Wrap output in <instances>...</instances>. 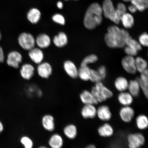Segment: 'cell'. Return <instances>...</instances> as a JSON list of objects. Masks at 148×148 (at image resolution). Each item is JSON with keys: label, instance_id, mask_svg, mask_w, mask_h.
<instances>
[{"label": "cell", "instance_id": "obj_20", "mask_svg": "<svg viewBox=\"0 0 148 148\" xmlns=\"http://www.w3.org/2000/svg\"><path fill=\"white\" fill-rule=\"evenodd\" d=\"M140 77L136 78L140 84V89L143 91L145 97L148 96V70L142 73Z\"/></svg>", "mask_w": 148, "mask_h": 148}, {"label": "cell", "instance_id": "obj_34", "mask_svg": "<svg viewBox=\"0 0 148 148\" xmlns=\"http://www.w3.org/2000/svg\"><path fill=\"white\" fill-rule=\"evenodd\" d=\"M98 60V57L95 54L90 55L85 57L81 62V66H87L88 64L94 63Z\"/></svg>", "mask_w": 148, "mask_h": 148}, {"label": "cell", "instance_id": "obj_49", "mask_svg": "<svg viewBox=\"0 0 148 148\" xmlns=\"http://www.w3.org/2000/svg\"><path fill=\"white\" fill-rule=\"evenodd\" d=\"M1 32H0V40H1Z\"/></svg>", "mask_w": 148, "mask_h": 148}, {"label": "cell", "instance_id": "obj_44", "mask_svg": "<svg viewBox=\"0 0 148 148\" xmlns=\"http://www.w3.org/2000/svg\"><path fill=\"white\" fill-rule=\"evenodd\" d=\"M57 5L58 8L62 9L64 5L62 1H59L57 2Z\"/></svg>", "mask_w": 148, "mask_h": 148}, {"label": "cell", "instance_id": "obj_28", "mask_svg": "<svg viewBox=\"0 0 148 148\" xmlns=\"http://www.w3.org/2000/svg\"><path fill=\"white\" fill-rule=\"evenodd\" d=\"M120 22L125 29H130L134 25V20L132 14L125 13L121 16Z\"/></svg>", "mask_w": 148, "mask_h": 148}, {"label": "cell", "instance_id": "obj_33", "mask_svg": "<svg viewBox=\"0 0 148 148\" xmlns=\"http://www.w3.org/2000/svg\"><path fill=\"white\" fill-rule=\"evenodd\" d=\"M130 1L140 12H143L147 8L148 0H131Z\"/></svg>", "mask_w": 148, "mask_h": 148}, {"label": "cell", "instance_id": "obj_42", "mask_svg": "<svg viewBox=\"0 0 148 148\" xmlns=\"http://www.w3.org/2000/svg\"><path fill=\"white\" fill-rule=\"evenodd\" d=\"M5 60V56L3 50L1 46H0V63L4 62Z\"/></svg>", "mask_w": 148, "mask_h": 148}, {"label": "cell", "instance_id": "obj_9", "mask_svg": "<svg viewBox=\"0 0 148 148\" xmlns=\"http://www.w3.org/2000/svg\"><path fill=\"white\" fill-rule=\"evenodd\" d=\"M121 65L127 73L135 74L137 72L134 57L127 55L124 57L121 60Z\"/></svg>", "mask_w": 148, "mask_h": 148}, {"label": "cell", "instance_id": "obj_39", "mask_svg": "<svg viewBox=\"0 0 148 148\" xmlns=\"http://www.w3.org/2000/svg\"><path fill=\"white\" fill-rule=\"evenodd\" d=\"M116 10L117 13L121 16L127 12V8L125 5L123 3H118Z\"/></svg>", "mask_w": 148, "mask_h": 148}, {"label": "cell", "instance_id": "obj_5", "mask_svg": "<svg viewBox=\"0 0 148 148\" xmlns=\"http://www.w3.org/2000/svg\"><path fill=\"white\" fill-rule=\"evenodd\" d=\"M18 45L24 50L29 51L36 47V38L31 33L23 32L18 38Z\"/></svg>", "mask_w": 148, "mask_h": 148}, {"label": "cell", "instance_id": "obj_12", "mask_svg": "<svg viewBox=\"0 0 148 148\" xmlns=\"http://www.w3.org/2000/svg\"><path fill=\"white\" fill-rule=\"evenodd\" d=\"M35 68L32 64L25 63L21 66L20 74L22 78L26 80H30L35 75Z\"/></svg>", "mask_w": 148, "mask_h": 148}, {"label": "cell", "instance_id": "obj_50", "mask_svg": "<svg viewBox=\"0 0 148 148\" xmlns=\"http://www.w3.org/2000/svg\"><path fill=\"white\" fill-rule=\"evenodd\" d=\"M64 1H68V0H64ZM75 1H77V0H75Z\"/></svg>", "mask_w": 148, "mask_h": 148}, {"label": "cell", "instance_id": "obj_19", "mask_svg": "<svg viewBox=\"0 0 148 148\" xmlns=\"http://www.w3.org/2000/svg\"><path fill=\"white\" fill-rule=\"evenodd\" d=\"M42 125L44 129L49 132H52L55 128V119L50 114H46L42 119Z\"/></svg>", "mask_w": 148, "mask_h": 148}, {"label": "cell", "instance_id": "obj_47", "mask_svg": "<svg viewBox=\"0 0 148 148\" xmlns=\"http://www.w3.org/2000/svg\"><path fill=\"white\" fill-rule=\"evenodd\" d=\"M38 148H48L47 147H45V146H40V147H38Z\"/></svg>", "mask_w": 148, "mask_h": 148}, {"label": "cell", "instance_id": "obj_22", "mask_svg": "<svg viewBox=\"0 0 148 148\" xmlns=\"http://www.w3.org/2000/svg\"><path fill=\"white\" fill-rule=\"evenodd\" d=\"M118 101L123 106H129L132 104L134 101V97L128 92H121L118 95Z\"/></svg>", "mask_w": 148, "mask_h": 148}, {"label": "cell", "instance_id": "obj_7", "mask_svg": "<svg viewBox=\"0 0 148 148\" xmlns=\"http://www.w3.org/2000/svg\"><path fill=\"white\" fill-rule=\"evenodd\" d=\"M23 55L19 51H16L10 52L7 55L6 62L8 65L14 69H18L23 62Z\"/></svg>", "mask_w": 148, "mask_h": 148}, {"label": "cell", "instance_id": "obj_27", "mask_svg": "<svg viewBox=\"0 0 148 148\" xmlns=\"http://www.w3.org/2000/svg\"><path fill=\"white\" fill-rule=\"evenodd\" d=\"M127 89L129 93L134 97H138L141 90L140 84L136 79L130 81Z\"/></svg>", "mask_w": 148, "mask_h": 148}, {"label": "cell", "instance_id": "obj_16", "mask_svg": "<svg viewBox=\"0 0 148 148\" xmlns=\"http://www.w3.org/2000/svg\"><path fill=\"white\" fill-rule=\"evenodd\" d=\"M79 98L81 101L84 105H95L99 103L91 92L88 90H83L79 95Z\"/></svg>", "mask_w": 148, "mask_h": 148}, {"label": "cell", "instance_id": "obj_48", "mask_svg": "<svg viewBox=\"0 0 148 148\" xmlns=\"http://www.w3.org/2000/svg\"><path fill=\"white\" fill-rule=\"evenodd\" d=\"M123 1L125 2H128L129 1H130L131 0H123Z\"/></svg>", "mask_w": 148, "mask_h": 148}, {"label": "cell", "instance_id": "obj_14", "mask_svg": "<svg viewBox=\"0 0 148 148\" xmlns=\"http://www.w3.org/2000/svg\"><path fill=\"white\" fill-rule=\"evenodd\" d=\"M52 40L49 35L41 33L36 38V45L42 49H47L51 45Z\"/></svg>", "mask_w": 148, "mask_h": 148}, {"label": "cell", "instance_id": "obj_11", "mask_svg": "<svg viewBox=\"0 0 148 148\" xmlns=\"http://www.w3.org/2000/svg\"><path fill=\"white\" fill-rule=\"evenodd\" d=\"M63 66L65 72L68 76L73 79L78 77V69L73 61L69 60L65 61Z\"/></svg>", "mask_w": 148, "mask_h": 148}, {"label": "cell", "instance_id": "obj_26", "mask_svg": "<svg viewBox=\"0 0 148 148\" xmlns=\"http://www.w3.org/2000/svg\"><path fill=\"white\" fill-rule=\"evenodd\" d=\"M114 86L118 91L121 92L125 91L128 88L129 82L127 79L123 77H119L116 79Z\"/></svg>", "mask_w": 148, "mask_h": 148}, {"label": "cell", "instance_id": "obj_2", "mask_svg": "<svg viewBox=\"0 0 148 148\" xmlns=\"http://www.w3.org/2000/svg\"><path fill=\"white\" fill-rule=\"evenodd\" d=\"M102 9L97 3H92L86 11L83 23L86 28L92 30L101 25L102 22Z\"/></svg>", "mask_w": 148, "mask_h": 148}, {"label": "cell", "instance_id": "obj_32", "mask_svg": "<svg viewBox=\"0 0 148 148\" xmlns=\"http://www.w3.org/2000/svg\"><path fill=\"white\" fill-rule=\"evenodd\" d=\"M125 46H128L131 49L138 52L141 50L142 49V46L140 45L139 42L133 39L130 36L127 39Z\"/></svg>", "mask_w": 148, "mask_h": 148}, {"label": "cell", "instance_id": "obj_38", "mask_svg": "<svg viewBox=\"0 0 148 148\" xmlns=\"http://www.w3.org/2000/svg\"><path fill=\"white\" fill-rule=\"evenodd\" d=\"M138 42L142 46L147 47L148 45V35L147 33H143L140 35L138 38Z\"/></svg>", "mask_w": 148, "mask_h": 148}, {"label": "cell", "instance_id": "obj_29", "mask_svg": "<svg viewBox=\"0 0 148 148\" xmlns=\"http://www.w3.org/2000/svg\"><path fill=\"white\" fill-rule=\"evenodd\" d=\"M135 64L137 71L141 73L147 70V61L140 57H138L135 58Z\"/></svg>", "mask_w": 148, "mask_h": 148}, {"label": "cell", "instance_id": "obj_18", "mask_svg": "<svg viewBox=\"0 0 148 148\" xmlns=\"http://www.w3.org/2000/svg\"><path fill=\"white\" fill-rule=\"evenodd\" d=\"M97 116L101 121H107L112 118V114L109 107L103 105L97 109Z\"/></svg>", "mask_w": 148, "mask_h": 148}, {"label": "cell", "instance_id": "obj_30", "mask_svg": "<svg viewBox=\"0 0 148 148\" xmlns=\"http://www.w3.org/2000/svg\"><path fill=\"white\" fill-rule=\"evenodd\" d=\"M136 124L138 128L140 130H144L148 126V119L147 116L143 114H140L136 119Z\"/></svg>", "mask_w": 148, "mask_h": 148}, {"label": "cell", "instance_id": "obj_40", "mask_svg": "<svg viewBox=\"0 0 148 148\" xmlns=\"http://www.w3.org/2000/svg\"><path fill=\"white\" fill-rule=\"evenodd\" d=\"M124 48L125 53L127 55L134 57L138 54V51L131 49L128 46H125Z\"/></svg>", "mask_w": 148, "mask_h": 148}, {"label": "cell", "instance_id": "obj_6", "mask_svg": "<svg viewBox=\"0 0 148 148\" xmlns=\"http://www.w3.org/2000/svg\"><path fill=\"white\" fill-rule=\"evenodd\" d=\"M129 148H140L145 143V139L143 135L140 133H132L127 137Z\"/></svg>", "mask_w": 148, "mask_h": 148}, {"label": "cell", "instance_id": "obj_1", "mask_svg": "<svg viewBox=\"0 0 148 148\" xmlns=\"http://www.w3.org/2000/svg\"><path fill=\"white\" fill-rule=\"evenodd\" d=\"M130 36L128 31L120 29L116 25L110 26L104 37L105 43L112 49L122 48L125 45L126 41Z\"/></svg>", "mask_w": 148, "mask_h": 148}, {"label": "cell", "instance_id": "obj_21", "mask_svg": "<svg viewBox=\"0 0 148 148\" xmlns=\"http://www.w3.org/2000/svg\"><path fill=\"white\" fill-rule=\"evenodd\" d=\"M48 144L51 148H62L64 144L63 138L60 134H55L49 138Z\"/></svg>", "mask_w": 148, "mask_h": 148}, {"label": "cell", "instance_id": "obj_23", "mask_svg": "<svg viewBox=\"0 0 148 148\" xmlns=\"http://www.w3.org/2000/svg\"><path fill=\"white\" fill-rule=\"evenodd\" d=\"M97 131L99 136L102 137H110L114 133V129L112 126L107 123L99 127Z\"/></svg>", "mask_w": 148, "mask_h": 148}, {"label": "cell", "instance_id": "obj_24", "mask_svg": "<svg viewBox=\"0 0 148 148\" xmlns=\"http://www.w3.org/2000/svg\"><path fill=\"white\" fill-rule=\"evenodd\" d=\"M63 133L66 137L70 140H73L77 137V129L76 126L73 124H70L65 126Z\"/></svg>", "mask_w": 148, "mask_h": 148}, {"label": "cell", "instance_id": "obj_25", "mask_svg": "<svg viewBox=\"0 0 148 148\" xmlns=\"http://www.w3.org/2000/svg\"><path fill=\"white\" fill-rule=\"evenodd\" d=\"M41 14L38 9L33 8L28 12L27 19L30 23L33 24L38 23L41 18Z\"/></svg>", "mask_w": 148, "mask_h": 148}, {"label": "cell", "instance_id": "obj_3", "mask_svg": "<svg viewBox=\"0 0 148 148\" xmlns=\"http://www.w3.org/2000/svg\"><path fill=\"white\" fill-rule=\"evenodd\" d=\"M90 92L99 103L106 101L113 95L112 92L101 82L95 83V86L92 87Z\"/></svg>", "mask_w": 148, "mask_h": 148}, {"label": "cell", "instance_id": "obj_10", "mask_svg": "<svg viewBox=\"0 0 148 148\" xmlns=\"http://www.w3.org/2000/svg\"><path fill=\"white\" fill-rule=\"evenodd\" d=\"M28 51L29 58L34 64L38 65L43 62L45 55L42 49L35 47Z\"/></svg>", "mask_w": 148, "mask_h": 148}, {"label": "cell", "instance_id": "obj_31", "mask_svg": "<svg viewBox=\"0 0 148 148\" xmlns=\"http://www.w3.org/2000/svg\"><path fill=\"white\" fill-rule=\"evenodd\" d=\"M90 69L88 66H80L78 69V77L83 81L90 80Z\"/></svg>", "mask_w": 148, "mask_h": 148}, {"label": "cell", "instance_id": "obj_4", "mask_svg": "<svg viewBox=\"0 0 148 148\" xmlns=\"http://www.w3.org/2000/svg\"><path fill=\"white\" fill-rule=\"evenodd\" d=\"M101 8L105 17L116 25L120 23L121 16L116 12L111 0H104Z\"/></svg>", "mask_w": 148, "mask_h": 148}, {"label": "cell", "instance_id": "obj_37", "mask_svg": "<svg viewBox=\"0 0 148 148\" xmlns=\"http://www.w3.org/2000/svg\"><path fill=\"white\" fill-rule=\"evenodd\" d=\"M52 19L54 23L59 25H64L66 23V20L64 16L60 14H55L52 17Z\"/></svg>", "mask_w": 148, "mask_h": 148}, {"label": "cell", "instance_id": "obj_41", "mask_svg": "<svg viewBox=\"0 0 148 148\" xmlns=\"http://www.w3.org/2000/svg\"><path fill=\"white\" fill-rule=\"evenodd\" d=\"M97 70L103 80L106 77V68L104 66H99Z\"/></svg>", "mask_w": 148, "mask_h": 148}, {"label": "cell", "instance_id": "obj_43", "mask_svg": "<svg viewBox=\"0 0 148 148\" xmlns=\"http://www.w3.org/2000/svg\"><path fill=\"white\" fill-rule=\"evenodd\" d=\"M128 9L130 12L132 13L136 12L137 10V9L136 8V7L134 5L132 4V3H131V5H129Z\"/></svg>", "mask_w": 148, "mask_h": 148}, {"label": "cell", "instance_id": "obj_35", "mask_svg": "<svg viewBox=\"0 0 148 148\" xmlns=\"http://www.w3.org/2000/svg\"><path fill=\"white\" fill-rule=\"evenodd\" d=\"M20 142L24 148H33L34 146L33 140L29 136H22L20 138Z\"/></svg>", "mask_w": 148, "mask_h": 148}, {"label": "cell", "instance_id": "obj_8", "mask_svg": "<svg viewBox=\"0 0 148 148\" xmlns=\"http://www.w3.org/2000/svg\"><path fill=\"white\" fill-rule=\"evenodd\" d=\"M36 71L39 76L42 79H47L52 75L53 68L49 62H43L38 64Z\"/></svg>", "mask_w": 148, "mask_h": 148}, {"label": "cell", "instance_id": "obj_15", "mask_svg": "<svg viewBox=\"0 0 148 148\" xmlns=\"http://www.w3.org/2000/svg\"><path fill=\"white\" fill-rule=\"evenodd\" d=\"M52 42L56 47L58 48H63L68 44L67 35L64 32L61 31L53 37Z\"/></svg>", "mask_w": 148, "mask_h": 148}, {"label": "cell", "instance_id": "obj_36", "mask_svg": "<svg viewBox=\"0 0 148 148\" xmlns=\"http://www.w3.org/2000/svg\"><path fill=\"white\" fill-rule=\"evenodd\" d=\"M103 80L97 70L90 69V80L95 83L101 82Z\"/></svg>", "mask_w": 148, "mask_h": 148}, {"label": "cell", "instance_id": "obj_45", "mask_svg": "<svg viewBox=\"0 0 148 148\" xmlns=\"http://www.w3.org/2000/svg\"><path fill=\"white\" fill-rule=\"evenodd\" d=\"M3 125L2 123L0 121V134L3 132Z\"/></svg>", "mask_w": 148, "mask_h": 148}, {"label": "cell", "instance_id": "obj_17", "mask_svg": "<svg viewBox=\"0 0 148 148\" xmlns=\"http://www.w3.org/2000/svg\"><path fill=\"white\" fill-rule=\"evenodd\" d=\"M81 113L85 119H93L97 116V109L94 105H84L81 110Z\"/></svg>", "mask_w": 148, "mask_h": 148}, {"label": "cell", "instance_id": "obj_46", "mask_svg": "<svg viewBox=\"0 0 148 148\" xmlns=\"http://www.w3.org/2000/svg\"><path fill=\"white\" fill-rule=\"evenodd\" d=\"M85 148H97L95 145L93 144H90V145L87 146Z\"/></svg>", "mask_w": 148, "mask_h": 148}, {"label": "cell", "instance_id": "obj_13", "mask_svg": "<svg viewBox=\"0 0 148 148\" xmlns=\"http://www.w3.org/2000/svg\"><path fill=\"white\" fill-rule=\"evenodd\" d=\"M119 114L122 121L125 123H129L134 118L135 112L132 107L130 106H125L120 109Z\"/></svg>", "mask_w": 148, "mask_h": 148}]
</instances>
